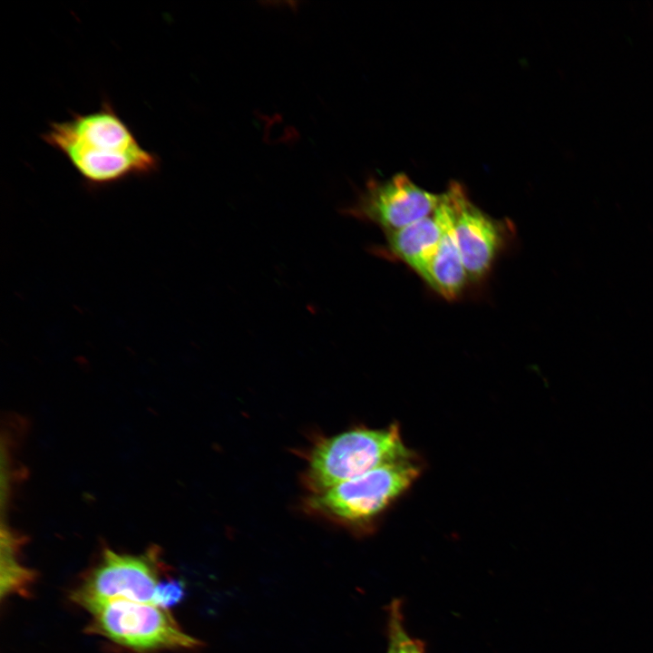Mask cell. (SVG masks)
<instances>
[{
    "instance_id": "8fae6325",
    "label": "cell",
    "mask_w": 653,
    "mask_h": 653,
    "mask_svg": "<svg viewBox=\"0 0 653 653\" xmlns=\"http://www.w3.org/2000/svg\"><path fill=\"white\" fill-rule=\"evenodd\" d=\"M386 613V653H426L425 643L413 637L405 627L402 599H392Z\"/></svg>"
},
{
    "instance_id": "277c9868",
    "label": "cell",
    "mask_w": 653,
    "mask_h": 653,
    "mask_svg": "<svg viewBox=\"0 0 653 653\" xmlns=\"http://www.w3.org/2000/svg\"><path fill=\"white\" fill-rule=\"evenodd\" d=\"M87 631L132 653L194 649L201 646L184 632L168 609L151 603L112 599L87 610Z\"/></svg>"
},
{
    "instance_id": "6da1fadb",
    "label": "cell",
    "mask_w": 653,
    "mask_h": 653,
    "mask_svg": "<svg viewBox=\"0 0 653 653\" xmlns=\"http://www.w3.org/2000/svg\"><path fill=\"white\" fill-rule=\"evenodd\" d=\"M41 139L63 155L89 189L160 171L159 155L141 145L109 100L95 111L51 122Z\"/></svg>"
},
{
    "instance_id": "5b68a950",
    "label": "cell",
    "mask_w": 653,
    "mask_h": 653,
    "mask_svg": "<svg viewBox=\"0 0 653 653\" xmlns=\"http://www.w3.org/2000/svg\"><path fill=\"white\" fill-rule=\"evenodd\" d=\"M166 573L168 569L157 546L141 554L105 549L73 590L71 599L86 610L112 599L151 603L161 577Z\"/></svg>"
},
{
    "instance_id": "ba28073f",
    "label": "cell",
    "mask_w": 653,
    "mask_h": 653,
    "mask_svg": "<svg viewBox=\"0 0 653 653\" xmlns=\"http://www.w3.org/2000/svg\"><path fill=\"white\" fill-rule=\"evenodd\" d=\"M445 207L442 199L433 213L398 230L387 233L385 250L380 254L400 259L424 281L444 229Z\"/></svg>"
},
{
    "instance_id": "8992f818",
    "label": "cell",
    "mask_w": 653,
    "mask_h": 653,
    "mask_svg": "<svg viewBox=\"0 0 653 653\" xmlns=\"http://www.w3.org/2000/svg\"><path fill=\"white\" fill-rule=\"evenodd\" d=\"M441 199L442 194L427 191L406 174L398 173L385 180H370L343 212L390 233L433 213Z\"/></svg>"
},
{
    "instance_id": "7c38bea8",
    "label": "cell",
    "mask_w": 653,
    "mask_h": 653,
    "mask_svg": "<svg viewBox=\"0 0 653 653\" xmlns=\"http://www.w3.org/2000/svg\"><path fill=\"white\" fill-rule=\"evenodd\" d=\"M186 587L183 580L176 578L167 577L161 580L156 587L151 604L164 609H168L184 599Z\"/></svg>"
},
{
    "instance_id": "7a4b0ae2",
    "label": "cell",
    "mask_w": 653,
    "mask_h": 653,
    "mask_svg": "<svg viewBox=\"0 0 653 653\" xmlns=\"http://www.w3.org/2000/svg\"><path fill=\"white\" fill-rule=\"evenodd\" d=\"M301 482L314 494L378 467L414 458L402 439L399 426L354 427L317 436L303 454Z\"/></svg>"
},
{
    "instance_id": "9c48e42d",
    "label": "cell",
    "mask_w": 653,
    "mask_h": 653,
    "mask_svg": "<svg viewBox=\"0 0 653 653\" xmlns=\"http://www.w3.org/2000/svg\"><path fill=\"white\" fill-rule=\"evenodd\" d=\"M443 200L445 207L443 233L425 282L443 297L452 299L462 292L469 278L454 233V205L450 188L443 192Z\"/></svg>"
},
{
    "instance_id": "52a82bcc",
    "label": "cell",
    "mask_w": 653,
    "mask_h": 653,
    "mask_svg": "<svg viewBox=\"0 0 653 653\" xmlns=\"http://www.w3.org/2000/svg\"><path fill=\"white\" fill-rule=\"evenodd\" d=\"M453 229L470 280H479L490 269L504 239L502 224L488 216L468 198L464 188L451 182Z\"/></svg>"
},
{
    "instance_id": "30bf717a",
    "label": "cell",
    "mask_w": 653,
    "mask_h": 653,
    "mask_svg": "<svg viewBox=\"0 0 653 653\" xmlns=\"http://www.w3.org/2000/svg\"><path fill=\"white\" fill-rule=\"evenodd\" d=\"M6 536L5 550L2 551L1 597L28 595L35 573L22 565L15 555V543Z\"/></svg>"
},
{
    "instance_id": "3957f363",
    "label": "cell",
    "mask_w": 653,
    "mask_h": 653,
    "mask_svg": "<svg viewBox=\"0 0 653 653\" xmlns=\"http://www.w3.org/2000/svg\"><path fill=\"white\" fill-rule=\"evenodd\" d=\"M414 458L384 465L314 494L302 508L308 515L347 531L369 533L377 518L419 477Z\"/></svg>"
}]
</instances>
